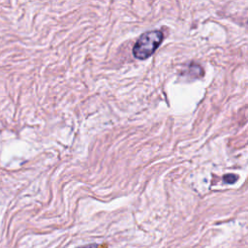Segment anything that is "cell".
Here are the masks:
<instances>
[{
    "label": "cell",
    "mask_w": 248,
    "mask_h": 248,
    "mask_svg": "<svg viewBox=\"0 0 248 248\" xmlns=\"http://www.w3.org/2000/svg\"><path fill=\"white\" fill-rule=\"evenodd\" d=\"M163 38V32L160 30L144 32L140 36L133 47L134 56L140 60L148 58L160 46Z\"/></svg>",
    "instance_id": "1"
},
{
    "label": "cell",
    "mask_w": 248,
    "mask_h": 248,
    "mask_svg": "<svg viewBox=\"0 0 248 248\" xmlns=\"http://www.w3.org/2000/svg\"><path fill=\"white\" fill-rule=\"evenodd\" d=\"M224 180L227 182V183H234L236 180H237V175L235 174H232V173H229V174H226L224 176Z\"/></svg>",
    "instance_id": "2"
},
{
    "label": "cell",
    "mask_w": 248,
    "mask_h": 248,
    "mask_svg": "<svg viewBox=\"0 0 248 248\" xmlns=\"http://www.w3.org/2000/svg\"><path fill=\"white\" fill-rule=\"evenodd\" d=\"M77 248H101V247L98 244H96V243H91V244L79 246V247H77Z\"/></svg>",
    "instance_id": "3"
}]
</instances>
